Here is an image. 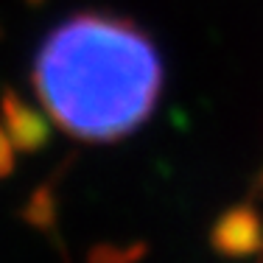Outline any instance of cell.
I'll return each mask as SVG.
<instances>
[{"label":"cell","mask_w":263,"mask_h":263,"mask_svg":"<svg viewBox=\"0 0 263 263\" xmlns=\"http://www.w3.org/2000/svg\"><path fill=\"white\" fill-rule=\"evenodd\" d=\"M36 84L62 129L84 140H115L148 121L162 65L152 40L132 23L81 14L45 40Z\"/></svg>","instance_id":"1"}]
</instances>
